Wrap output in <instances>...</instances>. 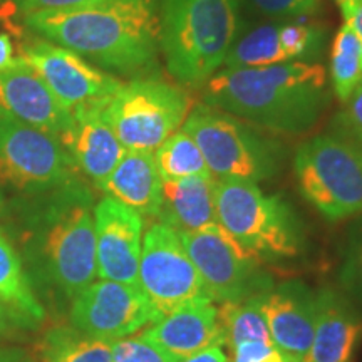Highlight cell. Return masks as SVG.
<instances>
[{
  "label": "cell",
  "instance_id": "6da1fadb",
  "mask_svg": "<svg viewBox=\"0 0 362 362\" xmlns=\"http://www.w3.org/2000/svg\"><path fill=\"white\" fill-rule=\"evenodd\" d=\"M24 22L39 37L119 74L149 71L161 52L158 0L27 13Z\"/></svg>",
  "mask_w": 362,
  "mask_h": 362
},
{
  "label": "cell",
  "instance_id": "7a4b0ae2",
  "mask_svg": "<svg viewBox=\"0 0 362 362\" xmlns=\"http://www.w3.org/2000/svg\"><path fill=\"white\" fill-rule=\"evenodd\" d=\"M205 104L274 133H304L329 103L327 72L292 61L250 69L216 71L205 83Z\"/></svg>",
  "mask_w": 362,
  "mask_h": 362
},
{
  "label": "cell",
  "instance_id": "3957f363",
  "mask_svg": "<svg viewBox=\"0 0 362 362\" xmlns=\"http://www.w3.org/2000/svg\"><path fill=\"white\" fill-rule=\"evenodd\" d=\"M160 51L180 84L198 88L223 66L238 34V0H158Z\"/></svg>",
  "mask_w": 362,
  "mask_h": 362
},
{
  "label": "cell",
  "instance_id": "277c9868",
  "mask_svg": "<svg viewBox=\"0 0 362 362\" xmlns=\"http://www.w3.org/2000/svg\"><path fill=\"white\" fill-rule=\"evenodd\" d=\"M215 205L220 225L262 262L296 259L304 250V233L292 208L257 183L216 180Z\"/></svg>",
  "mask_w": 362,
  "mask_h": 362
},
{
  "label": "cell",
  "instance_id": "5b68a950",
  "mask_svg": "<svg viewBox=\"0 0 362 362\" xmlns=\"http://www.w3.org/2000/svg\"><path fill=\"white\" fill-rule=\"evenodd\" d=\"M39 259L45 277L67 298H74L96 279L94 211L89 193L78 183L57 189L45 211Z\"/></svg>",
  "mask_w": 362,
  "mask_h": 362
},
{
  "label": "cell",
  "instance_id": "8992f818",
  "mask_svg": "<svg viewBox=\"0 0 362 362\" xmlns=\"http://www.w3.org/2000/svg\"><path fill=\"white\" fill-rule=\"evenodd\" d=\"M200 148L216 180L260 183L277 175L280 149L232 115L202 103L192 107L181 128Z\"/></svg>",
  "mask_w": 362,
  "mask_h": 362
},
{
  "label": "cell",
  "instance_id": "52a82bcc",
  "mask_svg": "<svg viewBox=\"0 0 362 362\" xmlns=\"http://www.w3.org/2000/svg\"><path fill=\"white\" fill-rule=\"evenodd\" d=\"M293 176L302 197L330 221L362 214V148L337 136H315L298 146Z\"/></svg>",
  "mask_w": 362,
  "mask_h": 362
},
{
  "label": "cell",
  "instance_id": "ba28073f",
  "mask_svg": "<svg viewBox=\"0 0 362 362\" xmlns=\"http://www.w3.org/2000/svg\"><path fill=\"white\" fill-rule=\"evenodd\" d=\"M192 98L180 86L160 79L121 84L103 107V117L126 151L155 153L192 111Z\"/></svg>",
  "mask_w": 362,
  "mask_h": 362
},
{
  "label": "cell",
  "instance_id": "9c48e42d",
  "mask_svg": "<svg viewBox=\"0 0 362 362\" xmlns=\"http://www.w3.org/2000/svg\"><path fill=\"white\" fill-rule=\"evenodd\" d=\"M78 168L57 136L22 123L0 110V185L39 194L76 183Z\"/></svg>",
  "mask_w": 362,
  "mask_h": 362
},
{
  "label": "cell",
  "instance_id": "30bf717a",
  "mask_svg": "<svg viewBox=\"0 0 362 362\" xmlns=\"http://www.w3.org/2000/svg\"><path fill=\"white\" fill-rule=\"evenodd\" d=\"M180 237L211 302H243L274 287V280L260 267L262 260L221 225Z\"/></svg>",
  "mask_w": 362,
  "mask_h": 362
},
{
  "label": "cell",
  "instance_id": "8fae6325",
  "mask_svg": "<svg viewBox=\"0 0 362 362\" xmlns=\"http://www.w3.org/2000/svg\"><path fill=\"white\" fill-rule=\"evenodd\" d=\"M138 285L160 317L211 302L180 233L163 221H155L143 235Z\"/></svg>",
  "mask_w": 362,
  "mask_h": 362
},
{
  "label": "cell",
  "instance_id": "7c38bea8",
  "mask_svg": "<svg viewBox=\"0 0 362 362\" xmlns=\"http://www.w3.org/2000/svg\"><path fill=\"white\" fill-rule=\"evenodd\" d=\"M71 324L88 336L119 341L161 319L139 285L99 280L72 298Z\"/></svg>",
  "mask_w": 362,
  "mask_h": 362
},
{
  "label": "cell",
  "instance_id": "4fadbf2b",
  "mask_svg": "<svg viewBox=\"0 0 362 362\" xmlns=\"http://www.w3.org/2000/svg\"><path fill=\"white\" fill-rule=\"evenodd\" d=\"M19 56L34 67L54 96L71 112L106 104L123 84L79 54L45 39L22 42Z\"/></svg>",
  "mask_w": 362,
  "mask_h": 362
},
{
  "label": "cell",
  "instance_id": "5bb4252c",
  "mask_svg": "<svg viewBox=\"0 0 362 362\" xmlns=\"http://www.w3.org/2000/svg\"><path fill=\"white\" fill-rule=\"evenodd\" d=\"M143 226L141 215L110 197H104L94 206L99 277L138 285Z\"/></svg>",
  "mask_w": 362,
  "mask_h": 362
},
{
  "label": "cell",
  "instance_id": "9a60e30c",
  "mask_svg": "<svg viewBox=\"0 0 362 362\" xmlns=\"http://www.w3.org/2000/svg\"><path fill=\"white\" fill-rule=\"evenodd\" d=\"M0 110L57 138L72 119V112L62 106L34 67L21 56L0 72Z\"/></svg>",
  "mask_w": 362,
  "mask_h": 362
},
{
  "label": "cell",
  "instance_id": "2e32d148",
  "mask_svg": "<svg viewBox=\"0 0 362 362\" xmlns=\"http://www.w3.org/2000/svg\"><path fill=\"white\" fill-rule=\"evenodd\" d=\"M260 310L275 346L305 362L315 332L317 292L288 280L262 293Z\"/></svg>",
  "mask_w": 362,
  "mask_h": 362
},
{
  "label": "cell",
  "instance_id": "e0dca14e",
  "mask_svg": "<svg viewBox=\"0 0 362 362\" xmlns=\"http://www.w3.org/2000/svg\"><path fill=\"white\" fill-rule=\"evenodd\" d=\"M104 106L106 104H98L72 111L71 124L59 136V141L76 168L98 188L110 178L126 153L115 131L103 117Z\"/></svg>",
  "mask_w": 362,
  "mask_h": 362
},
{
  "label": "cell",
  "instance_id": "ac0fdd59",
  "mask_svg": "<svg viewBox=\"0 0 362 362\" xmlns=\"http://www.w3.org/2000/svg\"><path fill=\"white\" fill-rule=\"evenodd\" d=\"M139 337L155 346L171 362L187 359L211 346H223V332L214 302L193 304L161 317Z\"/></svg>",
  "mask_w": 362,
  "mask_h": 362
},
{
  "label": "cell",
  "instance_id": "d6986e66",
  "mask_svg": "<svg viewBox=\"0 0 362 362\" xmlns=\"http://www.w3.org/2000/svg\"><path fill=\"white\" fill-rule=\"evenodd\" d=\"M362 337V317L352 300L334 288L317 292V320L305 362H352Z\"/></svg>",
  "mask_w": 362,
  "mask_h": 362
},
{
  "label": "cell",
  "instance_id": "ffe728a7",
  "mask_svg": "<svg viewBox=\"0 0 362 362\" xmlns=\"http://www.w3.org/2000/svg\"><path fill=\"white\" fill-rule=\"evenodd\" d=\"M214 176L163 180L158 221L178 233H194L220 225L215 205Z\"/></svg>",
  "mask_w": 362,
  "mask_h": 362
},
{
  "label": "cell",
  "instance_id": "44dd1931",
  "mask_svg": "<svg viewBox=\"0 0 362 362\" xmlns=\"http://www.w3.org/2000/svg\"><path fill=\"white\" fill-rule=\"evenodd\" d=\"M161 185L163 180L153 153L126 151L99 189L143 218H158L161 208Z\"/></svg>",
  "mask_w": 362,
  "mask_h": 362
},
{
  "label": "cell",
  "instance_id": "7402d4cb",
  "mask_svg": "<svg viewBox=\"0 0 362 362\" xmlns=\"http://www.w3.org/2000/svg\"><path fill=\"white\" fill-rule=\"evenodd\" d=\"M112 344L76 327L59 325L44 334L39 356L42 362H112Z\"/></svg>",
  "mask_w": 362,
  "mask_h": 362
},
{
  "label": "cell",
  "instance_id": "603a6c76",
  "mask_svg": "<svg viewBox=\"0 0 362 362\" xmlns=\"http://www.w3.org/2000/svg\"><path fill=\"white\" fill-rule=\"evenodd\" d=\"M0 302L19 312L27 322L44 319V309L35 297L21 257L0 232Z\"/></svg>",
  "mask_w": 362,
  "mask_h": 362
},
{
  "label": "cell",
  "instance_id": "cb8c5ba5",
  "mask_svg": "<svg viewBox=\"0 0 362 362\" xmlns=\"http://www.w3.org/2000/svg\"><path fill=\"white\" fill-rule=\"evenodd\" d=\"M216 317L223 332V346L230 352L248 342H274L260 310V296L233 304H220Z\"/></svg>",
  "mask_w": 362,
  "mask_h": 362
},
{
  "label": "cell",
  "instance_id": "d4e9b609",
  "mask_svg": "<svg viewBox=\"0 0 362 362\" xmlns=\"http://www.w3.org/2000/svg\"><path fill=\"white\" fill-rule=\"evenodd\" d=\"M291 62L280 47L279 25L267 24L235 39L223 62L225 69H250Z\"/></svg>",
  "mask_w": 362,
  "mask_h": 362
},
{
  "label": "cell",
  "instance_id": "484cf974",
  "mask_svg": "<svg viewBox=\"0 0 362 362\" xmlns=\"http://www.w3.org/2000/svg\"><path fill=\"white\" fill-rule=\"evenodd\" d=\"M330 79L334 93L342 103L362 81V39L349 22H344L332 42Z\"/></svg>",
  "mask_w": 362,
  "mask_h": 362
},
{
  "label": "cell",
  "instance_id": "4316f807",
  "mask_svg": "<svg viewBox=\"0 0 362 362\" xmlns=\"http://www.w3.org/2000/svg\"><path fill=\"white\" fill-rule=\"evenodd\" d=\"M153 155L161 180L211 176L200 148L183 129H178L165 139Z\"/></svg>",
  "mask_w": 362,
  "mask_h": 362
},
{
  "label": "cell",
  "instance_id": "83f0119b",
  "mask_svg": "<svg viewBox=\"0 0 362 362\" xmlns=\"http://www.w3.org/2000/svg\"><path fill=\"white\" fill-rule=\"evenodd\" d=\"M339 282L346 297L362 307V221L352 226L347 238Z\"/></svg>",
  "mask_w": 362,
  "mask_h": 362
},
{
  "label": "cell",
  "instance_id": "f1b7e54d",
  "mask_svg": "<svg viewBox=\"0 0 362 362\" xmlns=\"http://www.w3.org/2000/svg\"><path fill=\"white\" fill-rule=\"evenodd\" d=\"M279 40L288 61H302L319 47L322 33L305 24H284L279 25Z\"/></svg>",
  "mask_w": 362,
  "mask_h": 362
},
{
  "label": "cell",
  "instance_id": "f546056e",
  "mask_svg": "<svg viewBox=\"0 0 362 362\" xmlns=\"http://www.w3.org/2000/svg\"><path fill=\"white\" fill-rule=\"evenodd\" d=\"M334 136L362 148V81L334 117Z\"/></svg>",
  "mask_w": 362,
  "mask_h": 362
},
{
  "label": "cell",
  "instance_id": "4dcf8cb0",
  "mask_svg": "<svg viewBox=\"0 0 362 362\" xmlns=\"http://www.w3.org/2000/svg\"><path fill=\"white\" fill-rule=\"evenodd\" d=\"M112 362H171L141 337H126L112 344Z\"/></svg>",
  "mask_w": 362,
  "mask_h": 362
},
{
  "label": "cell",
  "instance_id": "1f68e13d",
  "mask_svg": "<svg viewBox=\"0 0 362 362\" xmlns=\"http://www.w3.org/2000/svg\"><path fill=\"white\" fill-rule=\"evenodd\" d=\"M232 362H304L274 342H248L230 352Z\"/></svg>",
  "mask_w": 362,
  "mask_h": 362
},
{
  "label": "cell",
  "instance_id": "d6a6232c",
  "mask_svg": "<svg viewBox=\"0 0 362 362\" xmlns=\"http://www.w3.org/2000/svg\"><path fill=\"white\" fill-rule=\"evenodd\" d=\"M257 11L272 17H304L319 11V0H247Z\"/></svg>",
  "mask_w": 362,
  "mask_h": 362
},
{
  "label": "cell",
  "instance_id": "836d02e7",
  "mask_svg": "<svg viewBox=\"0 0 362 362\" xmlns=\"http://www.w3.org/2000/svg\"><path fill=\"white\" fill-rule=\"evenodd\" d=\"M21 12L37 13V12H56V11H71V8L90 7L98 4L111 2V0H13Z\"/></svg>",
  "mask_w": 362,
  "mask_h": 362
},
{
  "label": "cell",
  "instance_id": "e575fe53",
  "mask_svg": "<svg viewBox=\"0 0 362 362\" xmlns=\"http://www.w3.org/2000/svg\"><path fill=\"white\" fill-rule=\"evenodd\" d=\"M180 362H232L230 356L226 354L223 346H211L208 349L198 352V354L189 356Z\"/></svg>",
  "mask_w": 362,
  "mask_h": 362
},
{
  "label": "cell",
  "instance_id": "d590c367",
  "mask_svg": "<svg viewBox=\"0 0 362 362\" xmlns=\"http://www.w3.org/2000/svg\"><path fill=\"white\" fill-rule=\"evenodd\" d=\"M16 324H29V322H27L19 312H16L12 307L6 305L4 302H0V337H2L8 329Z\"/></svg>",
  "mask_w": 362,
  "mask_h": 362
},
{
  "label": "cell",
  "instance_id": "8d00e7d4",
  "mask_svg": "<svg viewBox=\"0 0 362 362\" xmlns=\"http://www.w3.org/2000/svg\"><path fill=\"white\" fill-rule=\"evenodd\" d=\"M13 45L7 34H0V72H4L7 67H11L13 62Z\"/></svg>",
  "mask_w": 362,
  "mask_h": 362
},
{
  "label": "cell",
  "instance_id": "74e56055",
  "mask_svg": "<svg viewBox=\"0 0 362 362\" xmlns=\"http://www.w3.org/2000/svg\"><path fill=\"white\" fill-rule=\"evenodd\" d=\"M344 19H346V22H349L352 29L362 39V0H352L351 11L347 12V16Z\"/></svg>",
  "mask_w": 362,
  "mask_h": 362
},
{
  "label": "cell",
  "instance_id": "f35d334b",
  "mask_svg": "<svg viewBox=\"0 0 362 362\" xmlns=\"http://www.w3.org/2000/svg\"><path fill=\"white\" fill-rule=\"evenodd\" d=\"M0 362H29L25 352L19 349H0Z\"/></svg>",
  "mask_w": 362,
  "mask_h": 362
},
{
  "label": "cell",
  "instance_id": "ab89813d",
  "mask_svg": "<svg viewBox=\"0 0 362 362\" xmlns=\"http://www.w3.org/2000/svg\"><path fill=\"white\" fill-rule=\"evenodd\" d=\"M336 2L339 4V6H341V8H342V13H344V17H346V16H347V12L351 11L352 0H336Z\"/></svg>",
  "mask_w": 362,
  "mask_h": 362
}]
</instances>
